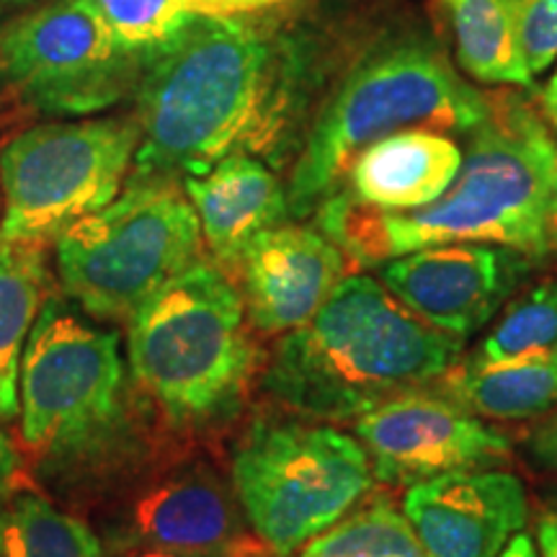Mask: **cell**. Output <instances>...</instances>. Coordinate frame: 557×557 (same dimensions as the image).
I'll use <instances>...</instances> for the list:
<instances>
[{
  "label": "cell",
  "mask_w": 557,
  "mask_h": 557,
  "mask_svg": "<svg viewBox=\"0 0 557 557\" xmlns=\"http://www.w3.org/2000/svg\"><path fill=\"white\" fill-rule=\"evenodd\" d=\"M320 60L250 13H194L145 60L132 176H199L235 152L267 163L302 148Z\"/></svg>",
  "instance_id": "6da1fadb"
},
{
  "label": "cell",
  "mask_w": 557,
  "mask_h": 557,
  "mask_svg": "<svg viewBox=\"0 0 557 557\" xmlns=\"http://www.w3.org/2000/svg\"><path fill=\"white\" fill-rule=\"evenodd\" d=\"M465 139L457 178L431 205L380 212L338 189L315 209V225L361 269L444 243L555 256L557 129L547 116L524 96L491 94V111Z\"/></svg>",
  "instance_id": "7a4b0ae2"
},
{
  "label": "cell",
  "mask_w": 557,
  "mask_h": 557,
  "mask_svg": "<svg viewBox=\"0 0 557 557\" xmlns=\"http://www.w3.org/2000/svg\"><path fill=\"white\" fill-rule=\"evenodd\" d=\"M462 348V338L423 323L377 276L351 274L308 323L278 338L261 387L312 421H359L382 403L436 385Z\"/></svg>",
  "instance_id": "3957f363"
},
{
  "label": "cell",
  "mask_w": 557,
  "mask_h": 557,
  "mask_svg": "<svg viewBox=\"0 0 557 557\" xmlns=\"http://www.w3.org/2000/svg\"><path fill=\"white\" fill-rule=\"evenodd\" d=\"M491 111V94L470 86L429 32L374 41L312 116L287 181L289 218L315 214L344 186L354 158L400 129L468 135Z\"/></svg>",
  "instance_id": "277c9868"
},
{
  "label": "cell",
  "mask_w": 557,
  "mask_h": 557,
  "mask_svg": "<svg viewBox=\"0 0 557 557\" xmlns=\"http://www.w3.org/2000/svg\"><path fill=\"white\" fill-rule=\"evenodd\" d=\"M240 289L201 256L127 320L137 393L178 434L235 423L259 377V348Z\"/></svg>",
  "instance_id": "5b68a950"
},
{
  "label": "cell",
  "mask_w": 557,
  "mask_h": 557,
  "mask_svg": "<svg viewBox=\"0 0 557 557\" xmlns=\"http://www.w3.org/2000/svg\"><path fill=\"white\" fill-rule=\"evenodd\" d=\"M135 398L120 333L47 297L18 369L21 442L34 462L58 478L120 465L135 447Z\"/></svg>",
  "instance_id": "8992f818"
},
{
  "label": "cell",
  "mask_w": 557,
  "mask_h": 557,
  "mask_svg": "<svg viewBox=\"0 0 557 557\" xmlns=\"http://www.w3.org/2000/svg\"><path fill=\"white\" fill-rule=\"evenodd\" d=\"M230 483L256 540L292 557L374 491L357 436L325 421L261 416L235 442Z\"/></svg>",
  "instance_id": "52a82bcc"
},
{
  "label": "cell",
  "mask_w": 557,
  "mask_h": 557,
  "mask_svg": "<svg viewBox=\"0 0 557 557\" xmlns=\"http://www.w3.org/2000/svg\"><path fill=\"white\" fill-rule=\"evenodd\" d=\"M199 218L181 178L132 176L120 197L54 240L67 299L101 323H124L201 259Z\"/></svg>",
  "instance_id": "ba28073f"
},
{
  "label": "cell",
  "mask_w": 557,
  "mask_h": 557,
  "mask_svg": "<svg viewBox=\"0 0 557 557\" xmlns=\"http://www.w3.org/2000/svg\"><path fill=\"white\" fill-rule=\"evenodd\" d=\"M135 116L39 124L0 150V240L47 246L120 197L135 165Z\"/></svg>",
  "instance_id": "9c48e42d"
},
{
  "label": "cell",
  "mask_w": 557,
  "mask_h": 557,
  "mask_svg": "<svg viewBox=\"0 0 557 557\" xmlns=\"http://www.w3.org/2000/svg\"><path fill=\"white\" fill-rule=\"evenodd\" d=\"M148 54L122 47L86 0H52L0 29V81L37 114L83 120L132 99Z\"/></svg>",
  "instance_id": "30bf717a"
},
{
  "label": "cell",
  "mask_w": 557,
  "mask_h": 557,
  "mask_svg": "<svg viewBox=\"0 0 557 557\" xmlns=\"http://www.w3.org/2000/svg\"><path fill=\"white\" fill-rule=\"evenodd\" d=\"M109 555L139 547L222 549L253 545L233 483L212 462L184 457L135 480L101 519Z\"/></svg>",
  "instance_id": "8fae6325"
},
{
  "label": "cell",
  "mask_w": 557,
  "mask_h": 557,
  "mask_svg": "<svg viewBox=\"0 0 557 557\" xmlns=\"http://www.w3.org/2000/svg\"><path fill=\"white\" fill-rule=\"evenodd\" d=\"M377 483L416 485L449 472L504 468L511 442L436 385L382 403L354 421Z\"/></svg>",
  "instance_id": "7c38bea8"
},
{
  "label": "cell",
  "mask_w": 557,
  "mask_h": 557,
  "mask_svg": "<svg viewBox=\"0 0 557 557\" xmlns=\"http://www.w3.org/2000/svg\"><path fill=\"white\" fill-rule=\"evenodd\" d=\"M534 267L506 246L444 243L380 263L377 278L423 323L465 341L493 323Z\"/></svg>",
  "instance_id": "4fadbf2b"
},
{
  "label": "cell",
  "mask_w": 557,
  "mask_h": 557,
  "mask_svg": "<svg viewBox=\"0 0 557 557\" xmlns=\"http://www.w3.org/2000/svg\"><path fill=\"white\" fill-rule=\"evenodd\" d=\"M403 513L431 557H498L524 532V480L500 468L449 472L408 485Z\"/></svg>",
  "instance_id": "5bb4252c"
},
{
  "label": "cell",
  "mask_w": 557,
  "mask_h": 557,
  "mask_svg": "<svg viewBox=\"0 0 557 557\" xmlns=\"http://www.w3.org/2000/svg\"><path fill=\"white\" fill-rule=\"evenodd\" d=\"M238 269L250 325L284 336L315 315L346 276L348 259L318 225L282 222L250 243Z\"/></svg>",
  "instance_id": "9a60e30c"
},
{
  "label": "cell",
  "mask_w": 557,
  "mask_h": 557,
  "mask_svg": "<svg viewBox=\"0 0 557 557\" xmlns=\"http://www.w3.org/2000/svg\"><path fill=\"white\" fill-rule=\"evenodd\" d=\"M181 184L199 218L201 238L222 269H238L246 248L263 230L289 220L287 184L274 165L250 152L222 158L199 176H184Z\"/></svg>",
  "instance_id": "2e32d148"
},
{
  "label": "cell",
  "mask_w": 557,
  "mask_h": 557,
  "mask_svg": "<svg viewBox=\"0 0 557 557\" xmlns=\"http://www.w3.org/2000/svg\"><path fill=\"white\" fill-rule=\"evenodd\" d=\"M462 156V145L447 132L400 129L361 150L341 189L380 212H410L449 189Z\"/></svg>",
  "instance_id": "e0dca14e"
},
{
  "label": "cell",
  "mask_w": 557,
  "mask_h": 557,
  "mask_svg": "<svg viewBox=\"0 0 557 557\" xmlns=\"http://www.w3.org/2000/svg\"><path fill=\"white\" fill-rule=\"evenodd\" d=\"M436 387L483 421L542 418L557 408V346L491 364L459 357Z\"/></svg>",
  "instance_id": "ac0fdd59"
},
{
  "label": "cell",
  "mask_w": 557,
  "mask_h": 557,
  "mask_svg": "<svg viewBox=\"0 0 557 557\" xmlns=\"http://www.w3.org/2000/svg\"><path fill=\"white\" fill-rule=\"evenodd\" d=\"M47 302L39 246L0 240V421L18 416V369L26 338Z\"/></svg>",
  "instance_id": "d6986e66"
},
{
  "label": "cell",
  "mask_w": 557,
  "mask_h": 557,
  "mask_svg": "<svg viewBox=\"0 0 557 557\" xmlns=\"http://www.w3.org/2000/svg\"><path fill=\"white\" fill-rule=\"evenodd\" d=\"M451 34L457 65L485 86H532L521 58L508 0H442Z\"/></svg>",
  "instance_id": "ffe728a7"
},
{
  "label": "cell",
  "mask_w": 557,
  "mask_h": 557,
  "mask_svg": "<svg viewBox=\"0 0 557 557\" xmlns=\"http://www.w3.org/2000/svg\"><path fill=\"white\" fill-rule=\"evenodd\" d=\"M3 557H107L94 527L39 493L3 500Z\"/></svg>",
  "instance_id": "44dd1931"
},
{
  "label": "cell",
  "mask_w": 557,
  "mask_h": 557,
  "mask_svg": "<svg viewBox=\"0 0 557 557\" xmlns=\"http://www.w3.org/2000/svg\"><path fill=\"white\" fill-rule=\"evenodd\" d=\"M292 557H431L403 508L389 498L361 500L323 534L312 537Z\"/></svg>",
  "instance_id": "7402d4cb"
},
{
  "label": "cell",
  "mask_w": 557,
  "mask_h": 557,
  "mask_svg": "<svg viewBox=\"0 0 557 557\" xmlns=\"http://www.w3.org/2000/svg\"><path fill=\"white\" fill-rule=\"evenodd\" d=\"M553 346H557V276H547L508 299L468 359L491 364Z\"/></svg>",
  "instance_id": "603a6c76"
},
{
  "label": "cell",
  "mask_w": 557,
  "mask_h": 557,
  "mask_svg": "<svg viewBox=\"0 0 557 557\" xmlns=\"http://www.w3.org/2000/svg\"><path fill=\"white\" fill-rule=\"evenodd\" d=\"M111 37L132 52H152L199 13L197 0H86Z\"/></svg>",
  "instance_id": "cb8c5ba5"
},
{
  "label": "cell",
  "mask_w": 557,
  "mask_h": 557,
  "mask_svg": "<svg viewBox=\"0 0 557 557\" xmlns=\"http://www.w3.org/2000/svg\"><path fill=\"white\" fill-rule=\"evenodd\" d=\"M521 58L532 78L557 60V0H508Z\"/></svg>",
  "instance_id": "d4e9b609"
},
{
  "label": "cell",
  "mask_w": 557,
  "mask_h": 557,
  "mask_svg": "<svg viewBox=\"0 0 557 557\" xmlns=\"http://www.w3.org/2000/svg\"><path fill=\"white\" fill-rule=\"evenodd\" d=\"M527 451L537 468L557 475V408L542 416L532 431H529Z\"/></svg>",
  "instance_id": "484cf974"
},
{
  "label": "cell",
  "mask_w": 557,
  "mask_h": 557,
  "mask_svg": "<svg viewBox=\"0 0 557 557\" xmlns=\"http://www.w3.org/2000/svg\"><path fill=\"white\" fill-rule=\"evenodd\" d=\"M111 557H274L261 542L243 547H222V549H169V547H139Z\"/></svg>",
  "instance_id": "4316f807"
},
{
  "label": "cell",
  "mask_w": 557,
  "mask_h": 557,
  "mask_svg": "<svg viewBox=\"0 0 557 557\" xmlns=\"http://www.w3.org/2000/svg\"><path fill=\"white\" fill-rule=\"evenodd\" d=\"M21 470H24V462H21L18 449L13 447L9 434L0 429V500L11 498L18 491Z\"/></svg>",
  "instance_id": "83f0119b"
},
{
  "label": "cell",
  "mask_w": 557,
  "mask_h": 557,
  "mask_svg": "<svg viewBox=\"0 0 557 557\" xmlns=\"http://www.w3.org/2000/svg\"><path fill=\"white\" fill-rule=\"evenodd\" d=\"M537 545L542 557H557V493L547 496L540 508Z\"/></svg>",
  "instance_id": "f1b7e54d"
},
{
  "label": "cell",
  "mask_w": 557,
  "mask_h": 557,
  "mask_svg": "<svg viewBox=\"0 0 557 557\" xmlns=\"http://www.w3.org/2000/svg\"><path fill=\"white\" fill-rule=\"evenodd\" d=\"M282 0H197L199 13H250Z\"/></svg>",
  "instance_id": "f546056e"
},
{
  "label": "cell",
  "mask_w": 557,
  "mask_h": 557,
  "mask_svg": "<svg viewBox=\"0 0 557 557\" xmlns=\"http://www.w3.org/2000/svg\"><path fill=\"white\" fill-rule=\"evenodd\" d=\"M498 557H542V553L540 547H534V540L527 532H517L506 542V547L500 549Z\"/></svg>",
  "instance_id": "4dcf8cb0"
},
{
  "label": "cell",
  "mask_w": 557,
  "mask_h": 557,
  "mask_svg": "<svg viewBox=\"0 0 557 557\" xmlns=\"http://www.w3.org/2000/svg\"><path fill=\"white\" fill-rule=\"evenodd\" d=\"M540 107H542L540 111L547 116L549 124L557 122V70L553 73V78L547 81V86L542 88V94H540Z\"/></svg>",
  "instance_id": "1f68e13d"
},
{
  "label": "cell",
  "mask_w": 557,
  "mask_h": 557,
  "mask_svg": "<svg viewBox=\"0 0 557 557\" xmlns=\"http://www.w3.org/2000/svg\"><path fill=\"white\" fill-rule=\"evenodd\" d=\"M0 557H3V500H0Z\"/></svg>",
  "instance_id": "d6a6232c"
},
{
  "label": "cell",
  "mask_w": 557,
  "mask_h": 557,
  "mask_svg": "<svg viewBox=\"0 0 557 557\" xmlns=\"http://www.w3.org/2000/svg\"><path fill=\"white\" fill-rule=\"evenodd\" d=\"M0 214H3V189H0Z\"/></svg>",
  "instance_id": "836d02e7"
},
{
  "label": "cell",
  "mask_w": 557,
  "mask_h": 557,
  "mask_svg": "<svg viewBox=\"0 0 557 557\" xmlns=\"http://www.w3.org/2000/svg\"><path fill=\"white\" fill-rule=\"evenodd\" d=\"M553 127H555V129H557V122H553Z\"/></svg>",
  "instance_id": "e575fe53"
},
{
  "label": "cell",
  "mask_w": 557,
  "mask_h": 557,
  "mask_svg": "<svg viewBox=\"0 0 557 557\" xmlns=\"http://www.w3.org/2000/svg\"><path fill=\"white\" fill-rule=\"evenodd\" d=\"M0 3H9V0H0Z\"/></svg>",
  "instance_id": "d590c367"
}]
</instances>
